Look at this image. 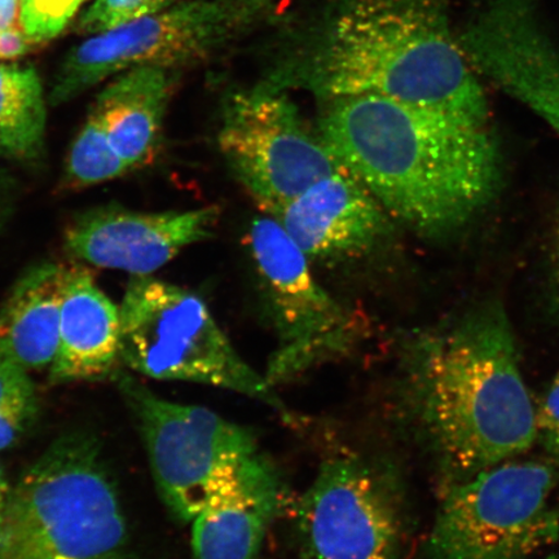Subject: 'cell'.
<instances>
[{
    "instance_id": "3957f363",
    "label": "cell",
    "mask_w": 559,
    "mask_h": 559,
    "mask_svg": "<svg viewBox=\"0 0 559 559\" xmlns=\"http://www.w3.org/2000/svg\"><path fill=\"white\" fill-rule=\"evenodd\" d=\"M405 407L444 486L526 452L539 437L537 409L500 311H477L425 335L404 369Z\"/></svg>"
},
{
    "instance_id": "83f0119b",
    "label": "cell",
    "mask_w": 559,
    "mask_h": 559,
    "mask_svg": "<svg viewBox=\"0 0 559 559\" xmlns=\"http://www.w3.org/2000/svg\"><path fill=\"white\" fill-rule=\"evenodd\" d=\"M11 489L3 466L0 464V519H2L7 502H9Z\"/></svg>"
},
{
    "instance_id": "44dd1931",
    "label": "cell",
    "mask_w": 559,
    "mask_h": 559,
    "mask_svg": "<svg viewBox=\"0 0 559 559\" xmlns=\"http://www.w3.org/2000/svg\"><path fill=\"white\" fill-rule=\"evenodd\" d=\"M38 414V393L29 372L0 365V451L15 445Z\"/></svg>"
},
{
    "instance_id": "f546056e",
    "label": "cell",
    "mask_w": 559,
    "mask_h": 559,
    "mask_svg": "<svg viewBox=\"0 0 559 559\" xmlns=\"http://www.w3.org/2000/svg\"><path fill=\"white\" fill-rule=\"evenodd\" d=\"M557 261H558V270H559V227H558V234H557Z\"/></svg>"
},
{
    "instance_id": "9a60e30c",
    "label": "cell",
    "mask_w": 559,
    "mask_h": 559,
    "mask_svg": "<svg viewBox=\"0 0 559 559\" xmlns=\"http://www.w3.org/2000/svg\"><path fill=\"white\" fill-rule=\"evenodd\" d=\"M283 502L276 467L258 453L192 520V559H260Z\"/></svg>"
},
{
    "instance_id": "484cf974",
    "label": "cell",
    "mask_w": 559,
    "mask_h": 559,
    "mask_svg": "<svg viewBox=\"0 0 559 559\" xmlns=\"http://www.w3.org/2000/svg\"><path fill=\"white\" fill-rule=\"evenodd\" d=\"M17 183L11 175L0 171V228L10 221L17 199Z\"/></svg>"
},
{
    "instance_id": "4316f807",
    "label": "cell",
    "mask_w": 559,
    "mask_h": 559,
    "mask_svg": "<svg viewBox=\"0 0 559 559\" xmlns=\"http://www.w3.org/2000/svg\"><path fill=\"white\" fill-rule=\"evenodd\" d=\"M20 24V0H0V31Z\"/></svg>"
},
{
    "instance_id": "8992f818",
    "label": "cell",
    "mask_w": 559,
    "mask_h": 559,
    "mask_svg": "<svg viewBox=\"0 0 559 559\" xmlns=\"http://www.w3.org/2000/svg\"><path fill=\"white\" fill-rule=\"evenodd\" d=\"M554 487V469L539 461H506L444 486L429 559H527L558 539Z\"/></svg>"
},
{
    "instance_id": "7402d4cb",
    "label": "cell",
    "mask_w": 559,
    "mask_h": 559,
    "mask_svg": "<svg viewBox=\"0 0 559 559\" xmlns=\"http://www.w3.org/2000/svg\"><path fill=\"white\" fill-rule=\"evenodd\" d=\"M175 0H95L76 25V33L100 34L138 19L164 11Z\"/></svg>"
},
{
    "instance_id": "7a4b0ae2",
    "label": "cell",
    "mask_w": 559,
    "mask_h": 559,
    "mask_svg": "<svg viewBox=\"0 0 559 559\" xmlns=\"http://www.w3.org/2000/svg\"><path fill=\"white\" fill-rule=\"evenodd\" d=\"M475 69L431 0H337L260 86L379 95L487 124Z\"/></svg>"
},
{
    "instance_id": "f1b7e54d",
    "label": "cell",
    "mask_w": 559,
    "mask_h": 559,
    "mask_svg": "<svg viewBox=\"0 0 559 559\" xmlns=\"http://www.w3.org/2000/svg\"><path fill=\"white\" fill-rule=\"evenodd\" d=\"M234 2L258 16L264 7L269 4L270 0H234Z\"/></svg>"
},
{
    "instance_id": "4fadbf2b",
    "label": "cell",
    "mask_w": 559,
    "mask_h": 559,
    "mask_svg": "<svg viewBox=\"0 0 559 559\" xmlns=\"http://www.w3.org/2000/svg\"><path fill=\"white\" fill-rule=\"evenodd\" d=\"M215 206L183 212L140 213L117 205L88 210L70 223L66 249L95 267L152 275L191 245L214 234Z\"/></svg>"
},
{
    "instance_id": "5b68a950",
    "label": "cell",
    "mask_w": 559,
    "mask_h": 559,
    "mask_svg": "<svg viewBox=\"0 0 559 559\" xmlns=\"http://www.w3.org/2000/svg\"><path fill=\"white\" fill-rule=\"evenodd\" d=\"M120 312L121 362L132 372L233 391L292 419L275 388L241 358L193 292L152 275L131 276Z\"/></svg>"
},
{
    "instance_id": "2e32d148",
    "label": "cell",
    "mask_w": 559,
    "mask_h": 559,
    "mask_svg": "<svg viewBox=\"0 0 559 559\" xmlns=\"http://www.w3.org/2000/svg\"><path fill=\"white\" fill-rule=\"evenodd\" d=\"M118 362H121L120 307L97 286L93 272L80 264L69 265L50 381L102 380L114 373Z\"/></svg>"
},
{
    "instance_id": "7c38bea8",
    "label": "cell",
    "mask_w": 559,
    "mask_h": 559,
    "mask_svg": "<svg viewBox=\"0 0 559 559\" xmlns=\"http://www.w3.org/2000/svg\"><path fill=\"white\" fill-rule=\"evenodd\" d=\"M459 41L475 72L559 135V47L539 23L535 0H487Z\"/></svg>"
},
{
    "instance_id": "e0dca14e",
    "label": "cell",
    "mask_w": 559,
    "mask_h": 559,
    "mask_svg": "<svg viewBox=\"0 0 559 559\" xmlns=\"http://www.w3.org/2000/svg\"><path fill=\"white\" fill-rule=\"evenodd\" d=\"M68 265L44 262L24 272L0 309V365L26 372L51 367L58 352Z\"/></svg>"
},
{
    "instance_id": "d6986e66",
    "label": "cell",
    "mask_w": 559,
    "mask_h": 559,
    "mask_svg": "<svg viewBox=\"0 0 559 559\" xmlns=\"http://www.w3.org/2000/svg\"><path fill=\"white\" fill-rule=\"evenodd\" d=\"M44 86L33 67L0 66V156L32 163L45 150Z\"/></svg>"
},
{
    "instance_id": "9c48e42d",
    "label": "cell",
    "mask_w": 559,
    "mask_h": 559,
    "mask_svg": "<svg viewBox=\"0 0 559 559\" xmlns=\"http://www.w3.org/2000/svg\"><path fill=\"white\" fill-rule=\"evenodd\" d=\"M254 19L234 0H188L95 34L66 56L48 100L66 104L109 76L139 67L175 70L194 64L221 50Z\"/></svg>"
},
{
    "instance_id": "5bb4252c",
    "label": "cell",
    "mask_w": 559,
    "mask_h": 559,
    "mask_svg": "<svg viewBox=\"0 0 559 559\" xmlns=\"http://www.w3.org/2000/svg\"><path fill=\"white\" fill-rule=\"evenodd\" d=\"M389 218L345 166L317 181L275 216L310 262L366 255L386 239Z\"/></svg>"
},
{
    "instance_id": "277c9868",
    "label": "cell",
    "mask_w": 559,
    "mask_h": 559,
    "mask_svg": "<svg viewBox=\"0 0 559 559\" xmlns=\"http://www.w3.org/2000/svg\"><path fill=\"white\" fill-rule=\"evenodd\" d=\"M0 559H136L93 437L56 440L12 487L0 519Z\"/></svg>"
},
{
    "instance_id": "30bf717a",
    "label": "cell",
    "mask_w": 559,
    "mask_h": 559,
    "mask_svg": "<svg viewBox=\"0 0 559 559\" xmlns=\"http://www.w3.org/2000/svg\"><path fill=\"white\" fill-rule=\"evenodd\" d=\"M218 142L230 170L272 218L317 181L344 167L323 140L307 130L284 91L260 85L228 97Z\"/></svg>"
},
{
    "instance_id": "8fae6325",
    "label": "cell",
    "mask_w": 559,
    "mask_h": 559,
    "mask_svg": "<svg viewBox=\"0 0 559 559\" xmlns=\"http://www.w3.org/2000/svg\"><path fill=\"white\" fill-rule=\"evenodd\" d=\"M295 519L302 559H401L403 520L393 481L362 453L325 459Z\"/></svg>"
},
{
    "instance_id": "603a6c76",
    "label": "cell",
    "mask_w": 559,
    "mask_h": 559,
    "mask_svg": "<svg viewBox=\"0 0 559 559\" xmlns=\"http://www.w3.org/2000/svg\"><path fill=\"white\" fill-rule=\"evenodd\" d=\"M85 0H20V24L34 44L59 35Z\"/></svg>"
},
{
    "instance_id": "4dcf8cb0",
    "label": "cell",
    "mask_w": 559,
    "mask_h": 559,
    "mask_svg": "<svg viewBox=\"0 0 559 559\" xmlns=\"http://www.w3.org/2000/svg\"><path fill=\"white\" fill-rule=\"evenodd\" d=\"M547 559H559V555H554V556H550L549 558Z\"/></svg>"
},
{
    "instance_id": "d4e9b609",
    "label": "cell",
    "mask_w": 559,
    "mask_h": 559,
    "mask_svg": "<svg viewBox=\"0 0 559 559\" xmlns=\"http://www.w3.org/2000/svg\"><path fill=\"white\" fill-rule=\"evenodd\" d=\"M34 41L27 37L23 26L0 31V60H15L29 52Z\"/></svg>"
},
{
    "instance_id": "52a82bcc",
    "label": "cell",
    "mask_w": 559,
    "mask_h": 559,
    "mask_svg": "<svg viewBox=\"0 0 559 559\" xmlns=\"http://www.w3.org/2000/svg\"><path fill=\"white\" fill-rule=\"evenodd\" d=\"M118 386L135 416L159 498L179 522L191 523L261 453L251 430L213 411L167 401L129 374Z\"/></svg>"
},
{
    "instance_id": "ffe728a7",
    "label": "cell",
    "mask_w": 559,
    "mask_h": 559,
    "mask_svg": "<svg viewBox=\"0 0 559 559\" xmlns=\"http://www.w3.org/2000/svg\"><path fill=\"white\" fill-rule=\"evenodd\" d=\"M132 167L118 155L93 111L69 151L64 187L86 188L123 177Z\"/></svg>"
},
{
    "instance_id": "ac0fdd59",
    "label": "cell",
    "mask_w": 559,
    "mask_h": 559,
    "mask_svg": "<svg viewBox=\"0 0 559 559\" xmlns=\"http://www.w3.org/2000/svg\"><path fill=\"white\" fill-rule=\"evenodd\" d=\"M171 73L174 70L157 67L126 70L105 86L91 110L132 170L156 156L173 93Z\"/></svg>"
},
{
    "instance_id": "cb8c5ba5",
    "label": "cell",
    "mask_w": 559,
    "mask_h": 559,
    "mask_svg": "<svg viewBox=\"0 0 559 559\" xmlns=\"http://www.w3.org/2000/svg\"><path fill=\"white\" fill-rule=\"evenodd\" d=\"M537 429L547 450L559 460V372L537 409Z\"/></svg>"
},
{
    "instance_id": "ba28073f",
    "label": "cell",
    "mask_w": 559,
    "mask_h": 559,
    "mask_svg": "<svg viewBox=\"0 0 559 559\" xmlns=\"http://www.w3.org/2000/svg\"><path fill=\"white\" fill-rule=\"evenodd\" d=\"M248 241L276 335L264 373L271 386L353 353L365 335L361 318L321 286L282 225L264 215L251 223Z\"/></svg>"
},
{
    "instance_id": "6da1fadb",
    "label": "cell",
    "mask_w": 559,
    "mask_h": 559,
    "mask_svg": "<svg viewBox=\"0 0 559 559\" xmlns=\"http://www.w3.org/2000/svg\"><path fill=\"white\" fill-rule=\"evenodd\" d=\"M319 136L394 218L425 236L463 227L501 183L487 124L379 95L321 100Z\"/></svg>"
}]
</instances>
